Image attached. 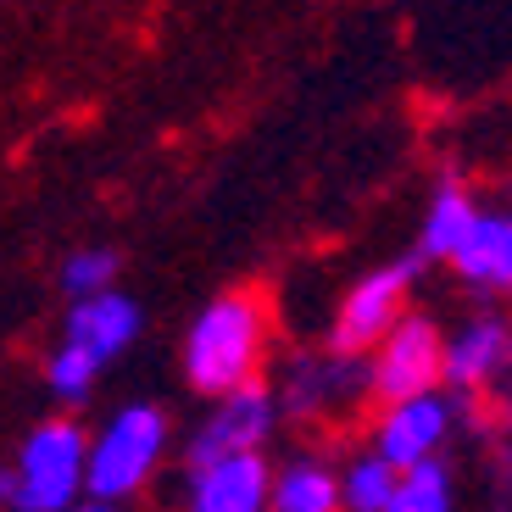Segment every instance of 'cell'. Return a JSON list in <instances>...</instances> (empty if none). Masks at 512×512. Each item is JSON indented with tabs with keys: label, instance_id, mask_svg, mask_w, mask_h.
Returning <instances> with one entry per match:
<instances>
[{
	"label": "cell",
	"instance_id": "obj_2",
	"mask_svg": "<svg viewBox=\"0 0 512 512\" xmlns=\"http://www.w3.org/2000/svg\"><path fill=\"white\" fill-rule=\"evenodd\" d=\"M90 479V435L73 418L39 423L23 440L12 468V507L17 512H73L78 490Z\"/></svg>",
	"mask_w": 512,
	"mask_h": 512
},
{
	"label": "cell",
	"instance_id": "obj_3",
	"mask_svg": "<svg viewBox=\"0 0 512 512\" xmlns=\"http://www.w3.org/2000/svg\"><path fill=\"white\" fill-rule=\"evenodd\" d=\"M167 451V412L162 407H123L101 435L90 440V496L123 501L156 474Z\"/></svg>",
	"mask_w": 512,
	"mask_h": 512
},
{
	"label": "cell",
	"instance_id": "obj_4",
	"mask_svg": "<svg viewBox=\"0 0 512 512\" xmlns=\"http://www.w3.org/2000/svg\"><path fill=\"white\" fill-rule=\"evenodd\" d=\"M412 279H418V256H401V262H384L368 279L351 284L340 312H334V329H329L334 357H362L368 346H384V340L401 329Z\"/></svg>",
	"mask_w": 512,
	"mask_h": 512
},
{
	"label": "cell",
	"instance_id": "obj_14",
	"mask_svg": "<svg viewBox=\"0 0 512 512\" xmlns=\"http://www.w3.org/2000/svg\"><path fill=\"white\" fill-rule=\"evenodd\" d=\"M396 485H401V468H396V462H384L379 451H373V457H357L346 468L340 496H346V512H390Z\"/></svg>",
	"mask_w": 512,
	"mask_h": 512
},
{
	"label": "cell",
	"instance_id": "obj_19",
	"mask_svg": "<svg viewBox=\"0 0 512 512\" xmlns=\"http://www.w3.org/2000/svg\"><path fill=\"white\" fill-rule=\"evenodd\" d=\"M73 512H117V507H112V501H78Z\"/></svg>",
	"mask_w": 512,
	"mask_h": 512
},
{
	"label": "cell",
	"instance_id": "obj_11",
	"mask_svg": "<svg viewBox=\"0 0 512 512\" xmlns=\"http://www.w3.org/2000/svg\"><path fill=\"white\" fill-rule=\"evenodd\" d=\"M507 368H512V329L501 318H474L446 346V379L457 384L462 396H474L479 384H490Z\"/></svg>",
	"mask_w": 512,
	"mask_h": 512
},
{
	"label": "cell",
	"instance_id": "obj_7",
	"mask_svg": "<svg viewBox=\"0 0 512 512\" xmlns=\"http://www.w3.org/2000/svg\"><path fill=\"white\" fill-rule=\"evenodd\" d=\"M268 501H273V479L256 451L190 468V512H262Z\"/></svg>",
	"mask_w": 512,
	"mask_h": 512
},
{
	"label": "cell",
	"instance_id": "obj_16",
	"mask_svg": "<svg viewBox=\"0 0 512 512\" xmlns=\"http://www.w3.org/2000/svg\"><path fill=\"white\" fill-rule=\"evenodd\" d=\"M112 279H117V251H106V245H84V251H73L62 262V290L73 295V301L106 295Z\"/></svg>",
	"mask_w": 512,
	"mask_h": 512
},
{
	"label": "cell",
	"instance_id": "obj_1",
	"mask_svg": "<svg viewBox=\"0 0 512 512\" xmlns=\"http://www.w3.org/2000/svg\"><path fill=\"white\" fill-rule=\"evenodd\" d=\"M268 346V301L256 290H223L201 307L184 340V379L201 396H234L256 384V362Z\"/></svg>",
	"mask_w": 512,
	"mask_h": 512
},
{
	"label": "cell",
	"instance_id": "obj_17",
	"mask_svg": "<svg viewBox=\"0 0 512 512\" xmlns=\"http://www.w3.org/2000/svg\"><path fill=\"white\" fill-rule=\"evenodd\" d=\"M95 373H101V362L90 357V351H78V346H56V357L45 362V384H51L62 401H84L90 396V384H95Z\"/></svg>",
	"mask_w": 512,
	"mask_h": 512
},
{
	"label": "cell",
	"instance_id": "obj_12",
	"mask_svg": "<svg viewBox=\"0 0 512 512\" xmlns=\"http://www.w3.org/2000/svg\"><path fill=\"white\" fill-rule=\"evenodd\" d=\"M451 268L474 284V290L507 295L512 290V212H479L474 234L451 256Z\"/></svg>",
	"mask_w": 512,
	"mask_h": 512
},
{
	"label": "cell",
	"instance_id": "obj_15",
	"mask_svg": "<svg viewBox=\"0 0 512 512\" xmlns=\"http://www.w3.org/2000/svg\"><path fill=\"white\" fill-rule=\"evenodd\" d=\"M390 512H451V474L446 462H418V468H407L396 485V501H390Z\"/></svg>",
	"mask_w": 512,
	"mask_h": 512
},
{
	"label": "cell",
	"instance_id": "obj_13",
	"mask_svg": "<svg viewBox=\"0 0 512 512\" xmlns=\"http://www.w3.org/2000/svg\"><path fill=\"white\" fill-rule=\"evenodd\" d=\"M340 479L323 468V462H290L279 479H273V512H340Z\"/></svg>",
	"mask_w": 512,
	"mask_h": 512
},
{
	"label": "cell",
	"instance_id": "obj_18",
	"mask_svg": "<svg viewBox=\"0 0 512 512\" xmlns=\"http://www.w3.org/2000/svg\"><path fill=\"white\" fill-rule=\"evenodd\" d=\"M0 507H12V474L0 468Z\"/></svg>",
	"mask_w": 512,
	"mask_h": 512
},
{
	"label": "cell",
	"instance_id": "obj_6",
	"mask_svg": "<svg viewBox=\"0 0 512 512\" xmlns=\"http://www.w3.org/2000/svg\"><path fill=\"white\" fill-rule=\"evenodd\" d=\"M273 418H279V396L268 384H245L234 396H223V407L201 423V435L190 446V468H206V462L240 457V451H256L268 440Z\"/></svg>",
	"mask_w": 512,
	"mask_h": 512
},
{
	"label": "cell",
	"instance_id": "obj_5",
	"mask_svg": "<svg viewBox=\"0 0 512 512\" xmlns=\"http://www.w3.org/2000/svg\"><path fill=\"white\" fill-rule=\"evenodd\" d=\"M440 373H446V340H440V329L429 318H401V329L373 357V396L384 407L435 396Z\"/></svg>",
	"mask_w": 512,
	"mask_h": 512
},
{
	"label": "cell",
	"instance_id": "obj_8",
	"mask_svg": "<svg viewBox=\"0 0 512 512\" xmlns=\"http://www.w3.org/2000/svg\"><path fill=\"white\" fill-rule=\"evenodd\" d=\"M451 429V401L446 396H418V401H401V407L384 412L379 423V457L396 462L401 474L429 462V451L446 440Z\"/></svg>",
	"mask_w": 512,
	"mask_h": 512
},
{
	"label": "cell",
	"instance_id": "obj_9",
	"mask_svg": "<svg viewBox=\"0 0 512 512\" xmlns=\"http://www.w3.org/2000/svg\"><path fill=\"white\" fill-rule=\"evenodd\" d=\"M134 334H140V307H134L128 295L106 290V295H90V301H73L62 340L78 351H90L95 362H112Z\"/></svg>",
	"mask_w": 512,
	"mask_h": 512
},
{
	"label": "cell",
	"instance_id": "obj_10",
	"mask_svg": "<svg viewBox=\"0 0 512 512\" xmlns=\"http://www.w3.org/2000/svg\"><path fill=\"white\" fill-rule=\"evenodd\" d=\"M479 223V201L468 195V184L462 179H440L435 195H429V206H423V223H418V262H451V256L468 245V234H474Z\"/></svg>",
	"mask_w": 512,
	"mask_h": 512
}]
</instances>
